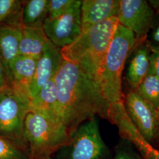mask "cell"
I'll list each match as a JSON object with an SVG mask.
<instances>
[{"label": "cell", "mask_w": 159, "mask_h": 159, "mask_svg": "<svg viewBox=\"0 0 159 159\" xmlns=\"http://www.w3.org/2000/svg\"><path fill=\"white\" fill-rule=\"evenodd\" d=\"M54 80L61 119L70 136L81 124L96 116L110 121V104L95 76L64 60Z\"/></svg>", "instance_id": "obj_1"}, {"label": "cell", "mask_w": 159, "mask_h": 159, "mask_svg": "<svg viewBox=\"0 0 159 159\" xmlns=\"http://www.w3.org/2000/svg\"><path fill=\"white\" fill-rule=\"evenodd\" d=\"M118 24L113 17L83 30L72 44L61 48L63 59L79 65L100 83L102 63Z\"/></svg>", "instance_id": "obj_2"}, {"label": "cell", "mask_w": 159, "mask_h": 159, "mask_svg": "<svg viewBox=\"0 0 159 159\" xmlns=\"http://www.w3.org/2000/svg\"><path fill=\"white\" fill-rule=\"evenodd\" d=\"M140 41L131 31L118 24L100 73L102 94L110 104L123 102V71L126 60Z\"/></svg>", "instance_id": "obj_3"}, {"label": "cell", "mask_w": 159, "mask_h": 159, "mask_svg": "<svg viewBox=\"0 0 159 159\" xmlns=\"http://www.w3.org/2000/svg\"><path fill=\"white\" fill-rule=\"evenodd\" d=\"M71 136L63 123L34 110L27 114L24 126L25 146L31 159H44L68 144Z\"/></svg>", "instance_id": "obj_4"}, {"label": "cell", "mask_w": 159, "mask_h": 159, "mask_svg": "<svg viewBox=\"0 0 159 159\" xmlns=\"http://www.w3.org/2000/svg\"><path fill=\"white\" fill-rule=\"evenodd\" d=\"M30 110L29 97L10 85L1 87L0 136L18 143L26 148L24 139V126L27 115Z\"/></svg>", "instance_id": "obj_5"}, {"label": "cell", "mask_w": 159, "mask_h": 159, "mask_svg": "<svg viewBox=\"0 0 159 159\" xmlns=\"http://www.w3.org/2000/svg\"><path fill=\"white\" fill-rule=\"evenodd\" d=\"M66 159H104L109 150L102 138L96 117L83 123L71 135Z\"/></svg>", "instance_id": "obj_6"}, {"label": "cell", "mask_w": 159, "mask_h": 159, "mask_svg": "<svg viewBox=\"0 0 159 159\" xmlns=\"http://www.w3.org/2000/svg\"><path fill=\"white\" fill-rule=\"evenodd\" d=\"M125 112L141 136L152 146L159 142L157 110L136 91L130 90L124 96Z\"/></svg>", "instance_id": "obj_7"}, {"label": "cell", "mask_w": 159, "mask_h": 159, "mask_svg": "<svg viewBox=\"0 0 159 159\" xmlns=\"http://www.w3.org/2000/svg\"><path fill=\"white\" fill-rule=\"evenodd\" d=\"M81 1L75 3L68 11L58 17H47L43 30L48 40L62 48L77 40L82 32L81 18Z\"/></svg>", "instance_id": "obj_8"}, {"label": "cell", "mask_w": 159, "mask_h": 159, "mask_svg": "<svg viewBox=\"0 0 159 159\" xmlns=\"http://www.w3.org/2000/svg\"><path fill=\"white\" fill-rule=\"evenodd\" d=\"M156 16L153 8L147 1L120 0L118 23L131 31L138 40H144Z\"/></svg>", "instance_id": "obj_9"}, {"label": "cell", "mask_w": 159, "mask_h": 159, "mask_svg": "<svg viewBox=\"0 0 159 159\" xmlns=\"http://www.w3.org/2000/svg\"><path fill=\"white\" fill-rule=\"evenodd\" d=\"M110 122L117 125L120 135L134 146L144 159H159V150L147 142L125 112L123 102L110 104Z\"/></svg>", "instance_id": "obj_10"}, {"label": "cell", "mask_w": 159, "mask_h": 159, "mask_svg": "<svg viewBox=\"0 0 159 159\" xmlns=\"http://www.w3.org/2000/svg\"><path fill=\"white\" fill-rule=\"evenodd\" d=\"M60 50L48 40L41 57L37 60L30 89V99L39 93L43 85L55 77L64 61Z\"/></svg>", "instance_id": "obj_11"}, {"label": "cell", "mask_w": 159, "mask_h": 159, "mask_svg": "<svg viewBox=\"0 0 159 159\" xmlns=\"http://www.w3.org/2000/svg\"><path fill=\"white\" fill-rule=\"evenodd\" d=\"M120 0L81 1L82 31L110 18L117 17Z\"/></svg>", "instance_id": "obj_12"}, {"label": "cell", "mask_w": 159, "mask_h": 159, "mask_svg": "<svg viewBox=\"0 0 159 159\" xmlns=\"http://www.w3.org/2000/svg\"><path fill=\"white\" fill-rule=\"evenodd\" d=\"M37 60L18 55L10 65V82L13 89L30 99V89L34 77Z\"/></svg>", "instance_id": "obj_13"}, {"label": "cell", "mask_w": 159, "mask_h": 159, "mask_svg": "<svg viewBox=\"0 0 159 159\" xmlns=\"http://www.w3.org/2000/svg\"><path fill=\"white\" fill-rule=\"evenodd\" d=\"M22 29L23 27L8 25H0V63L9 81L10 65L19 55Z\"/></svg>", "instance_id": "obj_14"}, {"label": "cell", "mask_w": 159, "mask_h": 159, "mask_svg": "<svg viewBox=\"0 0 159 159\" xmlns=\"http://www.w3.org/2000/svg\"><path fill=\"white\" fill-rule=\"evenodd\" d=\"M150 54L148 44L140 41L132 51L126 72V80L131 90H136L148 75Z\"/></svg>", "instance_id": "obj_15"}, {"label": "cell", "mask_w": 159, "mask_h": 159, "mask_svg": "<svg viewBox=\"0 0 159 159\" xmlns=\"http://www.w3.org/2000/svg\"><path fill=\"white\" fill-rule=\"evenodd\" d=\"M30 105L31 110L48 114L62 123L54 78L43 85L39 93L30 99Z\"/></svg>", "instance_id": "obj_16"}, {"label": "cell", "mask_w": 159, "mask_h": 159, "mask_svg": "<svg viewBox=\"0 0 159 159\" xmlns=\"http://www.w3.org/2000/svg\"><path fill=\"white\" fill-rule=\"evenodd\" d=\"M48 40L43 29L23 27L19 55L38 60L43 53Z\"/></svg>", "instance_id": "obj_17"}, {"label": "cell", "mask_w": 159, "mask_h": 159, "mask_svg": "<svg viewBox=\"0 0 159 159\" xmlns=\"http://www.w3.org/2000/svg\"><path fill=\"white\" fill-rule=\"evenodd\" d=\"M48 0L25 1L22 11L23 27L43 29V25L48 17Z\"/></svg>", "instance_id": "obj_18"}, {"label": "cell", "mask_w": 159, "mask_h": 159, "mask_svg": "<svg viewBox=\"0 0 159 159\" xmlns=\"http://www.w3.org/2000/svg\"><path fill=\"white\" fill-rule=\"evenodd\" d=\"M25 1L0 0V25L23 27L22 11Z\"/></svg>", "instance_id": "obj_19"}, {"label": "cell", "mask_w": 159, "mask_h": 159, "mask_svg": "<svg viewBox=\"0 0 159 159\" xmlns=\"http://www.w3.org/2000/svg\"><path fill=\"white\" fill-rule=\"evenodd\" d=\"M135 91L159 110V77L147 75Z\"/></svg>", "instance_id": "obj_20"}, {"label": "cell", "mask_w": 159, "mask_h": 159, "mask_svg": "<svg viewBox=\"0 0 159 159\" xmlns=\"http://www.w3.org/2000/svg\"><path fill=\"white\" fill-rule=\"evenodd\" d=\"M0 159H31L28 151L18 143L0 136Z\"/></svg>", "instance_id": "obj_21"}, {"label": "cell", "mask_w": 159, "mask_h": 159, "mask_svg": "<svg viewBox=\"0 0 159 159\" xmlns=\"http://www.w3.org/2000/svg\"><path fill=\"white\" fill-rule=\"evenodd\" d=\"M113 159H144L129 141L122 139L116 146Z\"/></svg>", "instance_id": "obj_22"}, {"label": "cell", "mask_w": 159, "mask_h": 159, "mask_svg": "<svg viewBox=\"0 0 159 159\" xmlns=\"http://www.w3.org/2000/svg\"><path fill=\"white\" fill-rule=\"evenodd\" d=\"M76 0H48V17L54 18L62 15L75 3Z\"/></svg>", "instance_id": "obj_23"}, {"label": "cell", "mask_w": 159, "mask_h": 159, "mask_svg": "<svg viewBox=\"0 0 159 159\" xmlns=\"http://www.w3.org/2000/svg\"><path fill=\"white\" fill-rule=\"evenodd\" d=\"M152 27L150 40H148L146 44L150 51H157L159 50V21L156 24L153 23Z\"/></svg>", "instance_id": "obj_24"}, {"label": "cell", "mask_w": 159, "mask_h": 159, "mask_svg": "<svg viewBox=\"0 0 159 159\" xmlns=\"http://www.w3.org/2000/svg\"><path fill=\"white\" fill-rule=\"evenodd\" d=\"M148 75L159 77V50L151 51Z\"/></svg>", "instance_id": "obj_25"}, {"label": "cell", "mask_w": 159, "mask_h": 159, "mask_svg": "<svg viewBox=\"0 0 159 159\" xmlns=\"http://www.w3.org/2000/svg\"><path fill=\"white\" fill-rule=\"evenodd\" d=\"M7 85H10L9 80L0 63V88Z\"/></svg>", "instance_id": "obj_26"}, {"label": "cell", "mask_w": 159, "mask_h": 159, "mask_svg": "<svg viewBox=\"0 0 159 159\" xmlns=\"http://www.w3.org/2000/svg\"><path fill=\"white\" fill-rule=\"evenodd\" d=\"M150 5L153 8L156 15H159V0H151L148 1Z\"/></svg>", "instance_id": "obj_27"}, {"label": "cell", "mask_w": 159, "mask_h": 159, "mask_svg": "<svg viewBox=\"0 0 159 159\" xmlns=\"http://www.w3.org/2000/svg\"><path fill=\"white\" fill-rule=\"evenodd\" d=\"M157 149H158L159 150V142L158 143V144H157Z\"/></svg>", "instance_id": "obj_28"}, {"label": "cell", "mask_w": 159, "mask_h": 159, "mask_svg": "<svg viewBox=\"0 0 159 159\" xmlns=\"http://www.w3.org/2000/svg\"><path fill=\"white\" fill-rule=\"evenodd\" d=\"M52 159L51 158V157H47V158H46V159Z\"/></svg>", "instance_id": "obj_29"}, {"label": "cell", "mask_w": 159, "mask_h": 159, "mask_svg": "<svg viewBox=\"0 0 159 159\" xmlns=\"http://www.w3.org/2000/svg\"><path fill=\"white\" fill-rule=\"evenodd\" d=\"M157 111H158V114H159V110H157Z\"/></svg>", "instance_id": "obj_30"}]
</instances>
